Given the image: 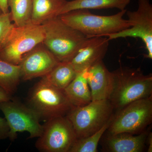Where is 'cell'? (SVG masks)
<instances>
[{
    "label": "cell",
    "instance_id": "6da1fadb",
    "mask_svg": "<svg viewBox=\"0 0 152 152\" xmlns=\"http://www.w3.org/2000/svg\"><path fill=\"white\" fill-rule=\"evenodd\" d=\"M113 85L108 100L117 111L132 102L152 96V75L140 68L121 66L112 72Z\"/></svg>",
    "mask_w": 152,
    "mask_h": 152
},
{
    "label": "cell",
    "instance_id": "7a4b0ae2",
    "mask_svg": "<svg viewBox=\"0 0 152 152\" xmlns=\"http://www.w3.org/2000/svg\"><path fill=\"white\" fill-rule=\"evenodd\" d=\"M126 11V9L115 15L102 16L92 14L88 10L80 9L70 11L59 17L88 38L106 37L130 27L127 19L124 18Z\"/></svg>",
    "mask_w": 152,
    "mask_h": 152
},
{
    "label": "cell",
    "instance_id": "3957f363",
    "mask_svg": "<svg viewBox=\"0 0 152 152\" xmlns=\"http://www.w3.org/2000/svg\"><path fill=\"white\" fill-rule=\"evenodd\" d=\"M42 25L45 34L43 43L60 62L70 61L88 39L59 16Z\"/></svg>",
    "mask_w": 152,
    "mask_h": 152
},
{
    "label": "cell",
    "instance_id": "277c9868",
    "mask_svg": "<svg viewBox=\"0 0 152 152\" xmlns=\"http://www.w3.org/2000/svg\"><path fill=\"white\" fill-rule=\"evenodd\" d=\"M28 105L37 113L41 119L66 116L74 107L61 89L45 77L34 85L28 95Z\"/></svg>",
    "mask_w": 152,
    "mask_h": 152
},
{
    "label": "cell",
    "instance_id": "5b68a950",
    "mask_svg": "<svg viewBox=\"0 0 152 152\" xmlns=\"http://www.w3.org/2000/svg\"><path fill=\"white\" fill-rule=\"evenodd\" d=\"M113 107L108 99L92 101L86 105L74 107L67 115L77 139L99 130L113 115Z\"/></svg>",
    "mask_w": 152,
    "mask_h": 152
},
{
    "label": "cell",
    "instance_id": "8992f818",
    "mask_svg": "<svg viewBox=\"0 0 152 152\" xmlns=\"http://www.w3.org/2000/svg\"><path fill=\"white\" fill-rule=\"evenodd\" d=\"M152 121V96L132 102L117 111L109 128V134L126 132L139 134L146 131Z\"/></svg>",
    "mask_w": 152,
    "mask_h": 152
},
{
    "label": "cell",
    "instance_id": "52a82bcc",
    "mask_svg": "<svg viewBox=\"0 0 152 152\" xmlns=\"http://www.w3.org/2000/svg\"><path fill=\"white\" fill-rule=\"evenodd\" d=\"M45 36L42 25L31 23L20 27L15 25L0 49V59L19 65L24 55L43 42Z\"/></svg>",
    "mask_w": 152,
    "mask_h": 152
},
{
    "label": "cell",
    "instance_id": "ba28073f",
    "mask_svg": "<svg viewBox=\"0 0 152 152\" xmlns=\"http://www.w3.org/2000/svg\"><path fill=\"white\" fill-rule=\"evenodd\" d=\"M0 110L4 115L9 128V137L14 140L17 133L27 132L29 138L40 137L43 132V126L37 113L28 105L11 99L0 103Z\"/></svg>",
    "mask_w": 152,
    "mask_h": 152
},
{
    "label": "cell",
    "instance_id": "9c48e42d",
    "mask_svg": "<svg viewBox=\"0 0 152 152\" xmlns=\"http://www.w3.org/2000/svg\"><path fill=\"white\" fill-rule=\"evenodd\" d=\"M36 147L43 152H70L77 140L75 129L66 116L47 120Z\"/></svg>",
    "mask_w": 152,
    "mask_h": 152
},
{
    "label": "cell",
    "instance_id": "30bf717a",
    "mask_svg": "<svg viewBox=\"0 0 152 152\" xmlns=\"http://www.w3.org/2000/svg\"><path fill=\"white\" fill-rule=\"evenodd\" d=\"M135 11H126L130 27L106 37L110 41L119 38H138L144 43L147 50L145 57L152 59V5L150 0H138Z\"/></svg>",
    "mask_w": 152,
    "mask_h": 152
},
{
    "label": "cell",
    "instance_id": "8fae6325",
    "mask_svg": "<svg viewBox=\"0 0 152 152\" xmlns=\"http://www.w3.org/2000/svg\"><path fill=\"white\" fill-rule=\"evenodd\" d=\"M60 62L43 43L39 44L23 57L20 63L21 79L29 80L48 75Z\"/></svg>",
    "mask_w": 152,
    "mask_h": 152
},
{
    "label": "cell",
    "instance_id": "7c38bea8",
    "mask_svg": "<svg viewBox=\"0 0 152 152\" xmlns=\"http://www.w3.org/2000/svg\"><path fill=\"white\" fill-rule=\"evenodd\" d=\"M110 41L106 37L88 38L70 61L76 72H81L103 60L107 52Z\"/></svg>",
    "mask_w": 152,
    "mask_h": 152
},
{
    "label": "cell",
    "instance_id": "4fadbf2b",
    "mask_svg": "<svg viewBox=\"0 0 152 152\" xmlns=\"http://www.w3.org/2000/svg\"><path fill=\"white\" fill-rule=\"evenodd\" d=\"M87 78L92 101L108 99L113 88V75L103 60L87 69Z\"/></svg>",
    "mask_w": 152,
    "mask_h": 152
},
{
    "label": "cell",
    "instance_id": "5bb4252c",
    "mask_svg": "<svg viewBox=\"0 0 152 152\" xmlns=\"http://www.w3.org/2000/svg\"><path fill=\"white\" fill-rule=\"evenodd\" d=\"M148 133L139 134L122 132L109 134L105 140L104 149L110 152H142L145 147Z\"/></svg>",
    "mask_w": 152,
    "mask_h": 152
},
{
    "label": "cell",
    "instance_id": "9a60e30c",
    "mask_svg": "<svg viewBox=\"0 0 152 152\" xmlns=\"http://www.w3.org/2000/svg\"><path fill=\"white\" fill-rule=\"evenodd\" d=\"M87 69L78 73L65 89V92L74 107L86 105L92 101L91 94L87 78Z\"/></svg>",
    "mask_w": 152,
    "mask_h": 152
},
{
    "label": "cell",
    "instance_id": "2e32d148",
    "mask_svg": "<svg viewBox=\"0 0 152 152\" xmlns=\"http://www.w3.org/2000/svg\"><path fill=\"white\" fill-rule=\"evenodd\" d=\"M68 0H32V24L42 25L59 16Z\"/></svg>",
    "mask_w": 152,
    "mask_h": 152
},
{
    "label": "cell",
    "instance_id": "e0dca14e",
    "mask_svg": "<svg viewBox=\"0 0 152 152\" xmlns=\"http://www.w3.org/2000/svg\"><path fill=\"white\" fill-rule=\"evenodd\" d=\"M132 0H72L67 1L60 12L59 15L70 11L80 10L117 9L126 10Z\"/></svg>",
    "mask_w": 152,
    "mask_h": 152
},
{
    "label": "cell",
    "instance_id": "ac0fdd59",
    "mask_svg": "<svg viewBox=\"0 0 152 152\" xmlns=\"http://www.w3.org/2000/svg\"><path fill=\"white\" fill-rule=\"evenodd\" d=\"M78 73L70 61L60 62L48 75L44 77L52 85L64 90Z\"/></svg>",
    "mask_w": 152,
    "mask_h": 152
},
{
    "label": "cell",
    "instance_id": "d6986e66",
    "mask_svg": "<svg viewBox=\"0 0 152 152\" xmlns=\"http://www.w3.org/2000/svg\"><path fill=\"white\" fill-rule=\"evenodd\" d=\"M21 79L20 65L0 59V87L12 96L17 91Z\"/></svg>",
    "mask_w": 152,
    "mask_h": 152
},
{
    "label": "cell",
    "instance_id": "ffe728a7",
    "mask_svg": "<svg viewBox=\"0 0 152 152\" xmlns=\"http://www.w3.org/2000/svg\"><path fill=\"white\" fill-rule=\"evenodd\" d=\"M7 3L14 24L20 27L31 23L32 0H7Z\"/></svg>",
    "mask_w": 152,
    "mask_h": 152
},
{
    "label": "cell",
    "instance_id": "44dd1931",
    "mask_svg": "<svg viewBox=\"0 0 152 152\" xmlns=\"http://www.w3.org/2000/svg\"><path fill=\"white\" fill-rule=\"evenodd\" d=\"M113 115L108 121L96 132L86 137L77 139L70 152H97L98 145L100 140L109 128Z\"/></svg>",
    "mask_w": 152,
    "mask_h": 152
},
{
    "label": "cell",
    "instance_id": "7402d4cb",
    "mask_svg": "<svg viewBox=\"0 0 152 152\" xmlns=\"http://www.w3.org/2000/svg\"><path fill=\"white\" fill-rule=\"evenodd\" d=\"M10 12L0 15V49L8 37L15 24L12 23Z\"/></svg>",
    "mask_w": 152,
    "mask_h": 152
},
{
    "label": "cell",
    "instance_id": "603a6c76",
    "mask_svg": "<svg viewBox=\"0 0 152 152\" xmlns=\"http://www.w3.org/2000/svg\"><path fill=\"white\" fill-rule=\"evenodd\" d=\"M10 128L5 118L0 116V140L9 137Z\"/></svg>",
    "mask_w": 152,
    "mask_h": 152
},
{
    "label": "cell",
    "instance_id": "cb8c5ba5",
    "mask_svg": "<svg viewBox=\"0 0 152 152\" xmlns=\"http://www.w3.org/2000/svg\"><path fill=\"white\" fill-rule=\"evenodd\" d=\"M12 99V95L0 87V103L10 100Z\"/></svg>",
    "mask_w": 152,
    "mask_h": 152
},
{
    "label": "cell",
    "instance_id": "d4e9b609",
    "mask_svg": "<svg viewBox=\"0 0 152 152\" xmlns=\"http://www.w3.org/2000/svg\"><path fill=\"white\" fill-rule=\"evenodd\" d=\"M7 0H0V10L3 13L6 14L10 12Z\"/></svg>",
    "mask_w": 152,
    "mask_h": 152
},
{
    "label": "cell",
    "instance_id": "484cf974",
    "mask_svg": "<svg viewBox=\"0 0 152 152\" xmlns=\"http://www.w3.org/2000/svg\"><path fill=\"white\" fill-rule=\"evenodd\" d=\"M146 142L148 145V152H152V133H150L148 134V137L147 138Z\"/></svg>",
    "mask_w": 152,
    "mask_h": 152
},
{
    "label": "cell",
    "instance_id": "4316f807",
    "mask_svg": "<svg viewBox=\"0 0 152 152\" xmlns=\"http://www.w3.org/2000/svg\"><path fill=\"white\" fill-rule=\"evenodd\" d=\"M2 13H3L2 12V11H1V10H0V15H1V14Z\"/></svg>",
    "mask_w": 152,
    "mask_h": 152
}]
</instances>
